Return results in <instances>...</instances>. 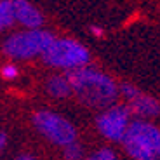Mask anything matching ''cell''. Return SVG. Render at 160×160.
<instances>
[{
  "instance_id": "cell-1",
  "label": "cell",
  "mask_w": 160,
  "mask_h": 160,
  "mask_svg": "<svg viewBox=\"0 0 160 160\" xmlns=\"http://www.w3.org/2000/svg\"><path fill=\"white\" fill-rule=\"evenodd\" d=\"M72 87V94L85 106L91 108H106L115 101L118 89L108 75L94 68H78L66 73Z\"/></svg>"
},
{
  "instance_id": "cell-17",
  "label": "cell",
  "mask_w": 160,
  "mask_h": 160,
  "mask_svg": "<svg viewBox=\"0 0 160 160\" xmlns=\"http://www.w3.org/2000/svg\"><path fill=\"white\" fill-rule=\"evenodd\" d=\"M91 32L94 33L96 37H103V30H101L99 26H92V28H91Z\"/></svg>"
},
{
  "instance_id": "cell-2",
  "label": "cell",
  "mask_w": 160,
  "mask_h": 160,
  "mask_svg": "<svg viewBox=\"0 0 160 160\" xmlns=\"http://www.w3.org/2000/svg\"><path fill=\"white\" fill-rule=\"evenodd\" d=\"M122 144L134 160H160V129L144 120L129 124Z\"/></svg>"
},
{
  "instance_id": "cell-9",
  "label": "cell",
  "mask_w": 160,
  "mask_h": 160,
  "mask_svg": "<svg viewBox=\"0 0 160 160\" xmlns=\"http://www.w3.org/2000/svg\"><path fill=\"white\" fill-rule=\"evenodd\" d=\"M45 91L56 99H63L72 94V87H70L68 77L66 75H52L45 82Z\"/></svg>"
},
{
  "instance_id": "cell-11",
  "label": "cell",
  "mask_w": 160,
  "mask_h": 160,
  "mask_svg": "<svg viewBox=\"0 0 160 160\" xmlns=\"http://www.w3.org/2000/svg\"><path fill=\"white\" fill-rule=\"evenodd\" d=\"M64 160H82L84 158V146L75 141V143H70L68 146H64Z\"/></svg>"
},
{
  "instance_id": "cell-4",
  "label": "cell",
  "mask_w": 160,
  "mask_h": 160,
  "mask_svg": "<svg viewBox=\"0 0 160 160\" xmlns=\"http://www.w3.org/2000/svg\"><path fill=\"white\" fill-rule=\"evenodd\" d=\"M33 127L56 146H68L70 143L77 141V129L68 118L52 112V110H38L32 117Z\"/></svg>"
},
{
  "instance_id": "cell-10",
  "label": "cell",
  "mask_w": 160,
  "mask_h": 160,
  "mask_svg": "<svg viewBox=\"0 0 160 160\" xmlns=\"http://www.w3.org/2000/svg\"><path fill=\"white\" fill-rule=\"evenodd\" d=\"M14 11L11 0H0V30L9 28L14 23Z\"/></svg>"
},
{
  "instance_id": "cell-3",
  "label": "cell",
  "mask_w": 160,
  "mask_h": 160,
  "mask_svg": "<svg viewBox=\"0 0 160 160\" xmlns=\"http://www.w3.org/2000/svg\"><path fill=\"white\" fill-rule=\"evenodd\" d=\"M42 58L45 64L52 68H63L68 72L84 68L91 61V54L87 49L72 38H54V42L47 47Z\"/></svg>"
},
{
  "instance_id": "cell-15",
  "label": "cell",
  "mask_w": 160,
  "mask_h": 160,
  "mask_svg": "<svg viewBox=\"0 0 160 160\" xmlns=\"http://www.w3.org/2000/svg\"><path fill=\"white\" fill-rule=\"evenodd\" d=\"M5 144H7V134L5 132H0V150H4Z\"/></svg>"
},
{
  "instance_id": "cell-12",
  "label": "cell",
  "mask_w": 160,
  "mask_h": 160,
  "mask_svg": "<svg viewBox=\"0 0 160 160\" xmlns=\"http://www.w3.org/2000/svg\"><path fill=\"white\" fill-rule=\"evenodd\" d=\"M85 160H117V155L110 148H101L96 153H92L91 157H87Z\"/></svg>"
},
{
  "instance_id": "cell-8",
  "label": "cell",
  "mask_w": 160,
  "mask_h": 160,
  "mask_svg": "<svg viewBox=\"0 0 160 160\" xmlns=\"http://www.w3.org/2000/svg\"><path fill=\"white\" fill-rule=\"evenodd\" d=\"M127 108L131 113H134V115H138V117H143V118L160 115V103L155 98L146 96V94H139L138 98L131 99Z\"/></svg>"
},
{
  "instance_id": "cell-14",
  "label": "cell",
  "mask_w": 160,
  "mask_h": 160,
  "mask_svg": "<svg viewBox=\"0 0 160 160\" xmlns=\"http://www.w3.org/2000/svg\"><path fill=\"white\" fill-rule=\"evenodd\" d=\"M120 92H122V94H124V98H127L129 101L134 99V98H138V96L141 94V92L138 91L136 87H132L131 84H124L122 87H120Z\"/></svg>"
},
{
  "instance_id": "cell-5",
  "label": "cell",
  "mask_w": 160,
  "mask_h": 160,
  "mask_svg": "<svg viewBox=\"0 0 160 160\" xmlns=\"http://www.w3.org/2000/svg\"><path fill=\"white\" fill-rule=\"evenodd\" d=\"M54 42V35L45 30H28L11 35L4 44V52L12 59H32L42 56Z\"/></svg>"
},
{
  "instance_id": "cell-6",
  "label": "cell",
  "mask_w": 160,
  "mask_h": 160,
  "mask_svg": "<svg viewBox=\"0 0 160 160\" xmlns=\"http://www.w3.org/2000/svg\"><path fill=\"white\" fill-rule=\"evenodd\" d=\"M129 117H131V112H129L127 106H112V108L104 110L98 117V120H96L98 131L106 139L120 143L124 139L129 124H131Z\"/></svg>"
},
{
  "instance_id": "cell-7",
  "label": "cell",
  "mask_w": 160,
  "mask_h": 160,
  "mask_svg": "<svg viewBox=\"0 0 160 160\" xmlns=\"http://www.w3.org/2000/svg\"><path fill=\"white\" fill-rule=\"evenodd\" d=\"M12 11H14V19L30 30H40L44 23L40 11L33 7L28 0H12Z\"/></svg>"
},
{
  "instance_id": "cell-16",
  "label": "cell",
  "mask_w": 160,
  "mask_h": 160,
  "mask_svg": "<svg viewBox=\"0 0 160 160\" xmlns=\"http://www.w3.org/2000/svg\"><path fill=\"white\" fill-rule=\"evenodd\" d=\"M14 160H37V158H35V157H32V155H28V153H23V155L16 157Z\"/></svg>"
},
{
  "instance_id": "cell-13",
  "label": "cell",
  "mask_w": 160,
  "mask_h": 160,
  "mask_svg": "<svg viewBox=\"0 0 160 160\" xmlns=\"http://www.w3.org/2000/svg\"><path fill=\"white\" fill-rule=\"evenodd\" d=\"M18 75H19V70L14 64H5V66H2V77L5 80H14Z\"/></svg>"
}]
</instances>
